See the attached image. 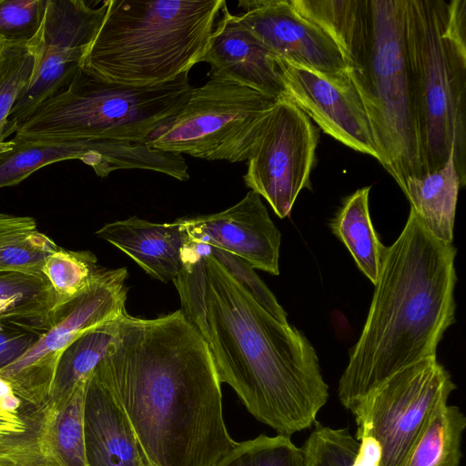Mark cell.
Returning a JSON list of instances; mask_svg holds the SVG:
<instances>
[{"label":"cell","mask_w":466,"mask_h":466,"mask_svg":"<svg viewBox=\"0 0 466 466\" xmlns=\"http://www.w3.org/2000/svg\"><path fill=\"white\" fill-rule=\"evenodd\" d=\"M121 319L85 332L66 350L56 370L50 398L69 391L91 374L114 341Z\"/></svg>","instance_id":"obj_27"},{"label":"cell","mask_w":466,"mask_h":466,"mask_svg":"<svg viewBox=\"0 0 466 466\" xmlns=\"http://www.w3.org/2000/svg\"><path fill=\"white\" fill-rule=\"evenodd\" d=\"M192 88L188 73L135 86L104 80L82 67L63 91L18 127L15 137L147 143L179 114Z\"/></svg>","instance_id":"obj_7"},{"label":"cell","mask_w":466,"mask_h":466,"mask_svg":"<svg viewBox=\"0 0 466 466\" xmlns=\"http://www.w3.org/2000/svg\"><path fill=\"white\" fill-rule=\"evenodd\" d=\"M96 235L162 282L173 281L183 268L187 236L179 218L157 223L131 217L105 224Z\"/></svg>","instance_id":"obj_19"},{"label":"cell","mask_w":466,"mask_h":466,"mask_svg":"<svg viewBox=\"0 0 466 466\" xmlns=\"http://www.w3.org/2000/svg\"><path fill=\"white\" fill-rule=\"evenodd\" d=\"M455 256L452 244L435 238L410 208L387 247L367 319L339 379L344 408L350 410L400 370L436 357L454 322Z\"/></svg>","instance_id":"obj_3"},{"label":"cell","mask_w":466,"mask_h":466,"mask_svg":"<svg viewBox=\"0 0 466 466\" xmlns=\"http://www.w3.org/2000/svg\"><path fill=\"white\" fill-rule=\"evenodd\" d=\"M106 268L91 251H73L59 248L45 260L42 274L52 286L58 307L82 293Z\"/></svg>","instance_id":"obj_28"},{"label":"cell","mask_w":466,"mask_h":466,"mask_svg":"<svg viewBox=\"0 0 466 466\" xmlns=\"http://www.w3.org/2000/svg\"><path fill=\"white\" fill-rule=\"evenodd\" d=\"M405 46L424 176L453 155L466 184V0H406Z\"/></svg>","instance_id":"obj_5"},{"label":"cell","mask_w":466,"mask_h":466,"mask_svg":"<svg viewBox=\"0 0 466 466\" xmlns=\"http://www.w3.org/2000/svg\"><path fill=\"white\" fill-rule=\"evenodd\" d=\"M38 42L0 46V143L11 135L9 115L33 78Z\"/></svg>","instance_id":"obj_29"},{"label":"cell","mask_w":466,"mask_h":466,"mask_svg":"<svg viewBox=\"0 0 466 466\" xmlns=\"http://www.w3.org/2000/svg\"><path fill=\"white\" fill-rule=\"evenodd\" d=\"M45 404L0 375V466H44L37 440Z\"/></svg>","instance_id":"obj_22"},{"label":"cell","mask_w":466,"mask_h":466,"mask_svg":"<svg viewBox=\"0 0 466 466\" xmlns=\"http://www.w3.org/2000/svg\"><path fill=\"white\" fill-rule=\"evenodd\" d=\"M59 248L32 217L0 212V273L40 275L46 258Z\"/></svg>","instance_id":"obj_25"},{"label":"cell","mask_w":466,"mask_h":466,"mask_svg":"<svg viewBox=\"0 0 466 466\" xmlns=\"http://www.w3.org/2000/svg\"><path fill=\"white\" fill-rule=\"evenodd\" d=\"M466 418L459 407L444 404L430 419L402 466H460Z\"/></svg>","instance_id":"obj_26"},{"label":"cell","mask_w":466,"mask_h":466,"mask_svg":"<svg viewBox=\"0 0 466 466\" xmlns=\"http://www.w3.org/2000/svg\"><path fill=\"white\" fill-rule=\"evenodd\" d=\"M224 0H108L83 68L109 82L153 86L202 62Z\"/></svg>","instance_id":"obj_6"},{"label":"cell","mask_w":466,"mask_h":466,"mask_svg":"<svg viewBox=\"0 0 466 466\" xmlns=\"http://www.w3.org/2000/svg\"><path fill=\"white\" fill-rule=\"evenodd\" d=\"M286 96L324 133L380 162L371 126L349 73L328 76L279 58Z\"/></svg>","instance_id":"obj_13"},{"label":"cell","mask_w":466,"mask_h":466,"mask_svg":"<svg viewBox=\"0 0 466 466\" xmlns=\"http://www.w3.org/2000/svg\"><path fill=\"white\" fill-rule=\"evenodd\" d=\"M279 100L232 81L210 78L192 88L179 114L147 144L206 160H248Z\"/></svg>","instance_id":"obj_8"},{"label":"cell","mask_w":466,"mask_h":466,"mask_svg":"<svg viewBox=\"0 0 466 466\" xmlns=\"http://www.w3.org/2000/svg\"><path fill=\"white\" fill-rule=\"evenodd\" d=\"M208 251L268 313L283 323L288 322L286 311L248 262L236 255L210 246Z\"/></svg>","instance_id":"obj_33"},{"label":"cell","mask_w":466,"mask_h":466,"mask_svg":"<svg viewBox=\"0 0 466 466\" xmlns=\"http://www.w3.org/2000/svg\"><path fill=\"white\" fill-rule=\"evenodd\" d=\"M59 309L43 274L0 273V331L15 329L40 336L54 325Z\"/></svg>","instance_id":"obj_21"},{"label":"cell","mask_w":466,"mask_h":466,"mask_svg":"<svg viewBox=\"0 0 466 466\" xmlns=\"http://www.w3.org/2000/svg\"><path fill=\"white\" fill-rule=\"evenodd\" d=\"M88 377L46 402L37 440L44 466H88L84 431Z\"/></svg>","instance_id":"obj_20"},{"label":"cell","mask_w":466,"mask_h":466,"mask_svg":"<svg viewBox=\"0 0 466 466\" xmlns=\"http://www.w3.org/2000/svg\"><path fill=\"white\" fill-rule=\"evenodd\" d=\"M214 466H304V459L289 436L260 434L237 442Z\"/></svg>","instance_id":"obj_30"},{"label":"cell","mask_w":466,"mask_h":466,"mask_svg":"<svg viewBox=\"0 0 466 466\" xmlns=\"http://www.w3.org/2000/svg\"><path fill=\"white\" fill-rule=\"evenodd\" d=\"M370 189V187H364L349 196L330 221L329 228L347 247L360 270L375 285L387 247L380 240L371 222Z\"/></svg>","instance_id":"obj_24"},{"label":"cell","mask_w":466,"mask_h":466,"mask_svg":"<svg viewBox=\"0 0 466 466\" xmlns=\"http://www.w3.org/2000/svg\"><path fill=\"white\" fill-rule=\"evenodd\" d=\"M179 219L188 241L236 255L254 269L279 274L280 231L258 193L249 190L218 213Z\"/></svg>","instance_id":"obj_15"},{"label":"cell","mask_w":466,"mask_h":466,"mask_svg":"<svg viewBox=\"0 0 466 466\" xmlns=\"http://www.w3.org/2000/svg\"><path fill=\"white\" fill-rule=\"evenodd\" d=\"M84 431L88 466H150L122 407L93 371L86 384Z\"/></svg>","instance_id":"obj_18"},{"label":"cell","mask_w":466,"mask_h":466,"mask_svg":"<svg viewBox=\"0 0 466 466\" xmlns=\"http://www.w3.org/2000/svg\"><path fill=\"white\" fill-rule=\"evenodd\" d=\"M187 321L206 342L221 383L258 421L289 436L308 428L329 399L305 334L268 313L208 251L189 242L173 280Z\"/></svg>","instance_id":"obj_1"},{"label":"cell","mask_w":466,"mask_h":466,"mask_svg":"<svg viewBox=\"0 0 466 466\" xmlns=\"http://www.w3.org/2000/svg\"><path fill=\"white\" fill-rule=\"evenodd\" d=\"M215 24L202 62L210 66L209 77L232 81L264 95L286 96L279 58L268 50L227 5Z\"/></svg>","instance_id":"obj_17"},{"label":"cell","mask_w":466,"mask_h":466,"mask_svg":"<svg viewBox=\"0 0 466 466\" xmlns=\"http://www.w3.org/2000/svg\"><path fill=\"white\" fill-rule=\"evenodd\" d=\"M93 372L122 407L150 466H214L237 442L209 350L180 309L126 314Z\"/></svg>","instance_id":"obj_2"},{"label":"cell","mask_w":466,"mask_h":466,"mask_svg":"<svg viewBox=\"0 0 466 466\" xmlns=\"http://www.w3.org/2000/svg\"><path fill=\"white\" fill-rule=\"evenodd\" d=\"M127 269L106 268L73 300L62 306L54 325L17 360L0 370L16 389L46 403L66 350L85 332L127 314Z\"/></svg>","instance_id":"obj_10"},{"label":"cell","mask_w":466,"mask_h":466,"mask_svg":"<svg viewBox=\"0 0 466 466\" xmlns=\"http://www.w3.org/2000/svg\"><path fill=\"white\" fill-rule=\"evenodd\" d=\"M13 140L14 147L0 153V188L15 186L35 170L63 160L79 159L101 177L118 169L154 171L158 164L157 152L146 143Z\"/></svg>","instance_id":"obj_16"},{"label":"cell","mask_w":466,"mask_h":466,"mask_svg":"<svg viewBox=\"0 0 466 466\" xmlns=\"http://www.w3.org/2000/svg\"><path fill=\"white\" fill-rule=\"evenodd\" d=\"M46 0H0V46L39 39Z\"/></svg>","instance_id":"obj_32"},{"label":"cell","mask_w":466,"mask_h":466,"mask_svg":"<svg viewBox=\"0 0 466 466\" xmlns=\"http://www.w3.org/2000/svg\"><path fill=\"white\" fill-rule=\"evenodd\" d=\"M461 187L451 154L441 168L422 177H408L402 191L425 228L438 239L452 244Z\"/></svg>","instance_id":"obj_23"},{"label":"cell","mask_w":466,"mask_h":466,"mask_svg":"<svg viewBox=\"0 0 466 466\" xmlns=\"http://www.w3.org/2000/svg\"><path fill=\"white\" fill-rule=\"evenodd\" d=\"M318 134L310 118L286 96L269 114L243 177L280 218L288 217L309 183Z\"/></svg>","instance_id":"obj_11"},{"label":"cell","mask_w":466,"mask_h":466,"mask_svg":"<svg viewBox=\"0 0 466 466\" xmlns=\"http://www.w3.org/2000/svg\"><path fill=\"white\" fill-rule=\"evenodd\" d=\"M108 7L83 0H46L33 78L9 117L11 134L44 102L63 91L82 68Z\"/></svg>","instance_id":"obj_12"},{"label":"cell","mask_w":466,"mask_h":466,"mask_svg":"<svg viewBox=\"0 0 466 466\" xmlns=\"http://www.w3.org/2000/svg\"><path fill=\"white\" fill-rule=\"evenodd\" d=\"M38 337L35 333L22 329H5L0 331V370L17 360Z\"/></svg>","instance_id":"obj_34"},{"label":"cell","mask_w":466,"mask_h":466,"mask_svg":"<svg viewBox=\"0 0 466 466\" xmlns=\"http://www.w3.org/2000/svg\"><path fill=\"white\" fill-rule=\"evenodd\" d=\"M14 146H15V141L13 139L0 143V153H3V152L12 149L14 147Z\"/></svg>","instance_id":"obj_35"},{"label":"cell","mask_w":466,"mask_h":466,"mask_svg":"<svg viewBox=\"0 0 466 466\" xmlns=\"http://www.w3.org/2000/svg\"><path fill=\"white\" fill-rule=\"evenodd\" d=\"M339 47L380 163L400 189L424 177L405 46L406 0H290Z\"/></svg>","instance_id":"obj_4"},{"label":"cell","mask_w":466,"mask_h":466,"mask_svg":"<svg viewBox=\"0 0 466 466\" xmlns=\"http://www.w3.org/2000/svg\"><path fill=\"white\" fill-rule=\"evenodd\" d=\"M455 389L437 357L400 370L350 410L357 425L356 440L377 443L380 466H402L430 419L448 403Z\"/></svg>","instance_id":"obj_9"},{"label":"cell","mask_w":466,"mask_h":466,"mask_svg":"<svg viewBox=\"0 0 466 466\" xmlns=\"http://www.w3.org/2000/svg\"><path fill=\"white\" fill-rule=\"evenodd\" d=\"M302 445L304 466H352L359 441L347 429H333L315 421Z\"/></svg>","instance_id":"obj_31"},{"label":"cell","mask_w":466,"mask_h":466,"mask_svg":"<svg viewBox=\"0 0 466 466\" xmlns=\"http://www.w3.org/2000/svg\"><path fill=\"white\" fill-rule=\"evenodd\" d=\"M238 6L239 22L278 58L328 76L348 72L336 42L290 0H240Z\"/></svg>","instance_id":"obj_14"}]
</instances>
